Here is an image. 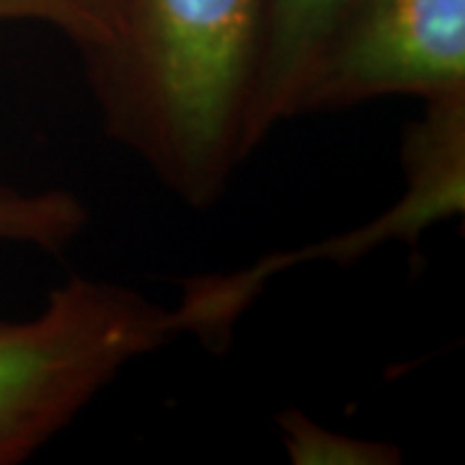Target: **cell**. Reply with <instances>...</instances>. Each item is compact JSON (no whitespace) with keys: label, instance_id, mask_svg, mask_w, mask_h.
Returning a JSON list of instances; mask_svg holds the SVG:
<instances>
[{"label":"cell","instance_id":"cell-1","mask_svg":"<svg viewBox=\"0 0 465 465\" xmlns=\"http://www.w3.org/2000/svg\"><path fill=\"white\" fill-rule=\"evenodd\" d=\"M266 0H122L116 42L84 63L104 130L192 210L249 161Z\"/></svg>","mask_w":465,"mask_h":465},{"label":"cell","instance_id":"cell-2","mask_svg":"<svg viewBox=\"0 0 465 465\" xmlns=\"http://www.w3.org/2000/svg\"><path fill=\"white\" fill-rule=\"evenodd\" d=\"M183 336L176 305L70 274L39 316L0 321V465L24 463L137 360Z\"/></svg>","mask_w":465,"mask_h":465},{"label":"cell","instance_id":"cell-3","mask_svg":"<svg viewBox=\"0 0 465 465\" xmlns=\"http://www.w3.org/2000/svg\"><path fill=\"white\" fill-rule=\"evenodd\" d=\"M403 168L409 179L403 197L375 223L308 249L272 253L251 269L189 280L176 302L183 336H197L204 347L223 349L235 321L262 295L266 282L290 266L311 259L354 262L382 241L416 243L427 225L460 215L465 207V99L424 104V116L409 127L403 140Z\"/></svg>","mask_w":465,"mask_h":465},{"label":"cell","instance_id":"cell-4","mask_svg":"<svg viewBox=\"0 0 465 465\" xmlns=\"http://www.w3.org/2000/svg\"><path fill=\"white\" fill-rule=\"evenodd\" d=\"M385 96L465 99V0H357L321 52L298 116Z\"/></svg>","mask_w":465,"mask_h":465},{"label":"cell","instance_id":"cell-5","mask_svg":"<svg viewBox=\"0 0 465 465\" xmlns=\"http://www.w3.org/2000/svg\"><path fill=\"white\" fill-rule=\"evenodd\" d=\"M357 0H266L262 60L249 114L251 153L298 116L321 52Z\"/></svg>","mask_w":465,"mask_h":465},{"label":"cell","instance_id":"cell-6","mask_svg":"<svg viewBox=\"0 0 465 465\" xmlns=\"http://www.w3.org/2000/svg\"><path fill=\"white\" fill-rule=\"evenodd\" d=\"M88 207L65 189L0 186V243L60 253L88 228Z\"/></svg>","mask_w":465,"mask_h":465},{"label":"cell","instance_id":"cell-7","mask_svg":"<svg viewBox=\"0 0 465 465\" xmlns=\"http://www.w3.org/2000/svg\"><path fill=\"white\" fill-rule=\"evenodd\" d=\"M122 0H0L3 21L47 24L78 47L81 60L99 57L116 42Z\"/></svg>","mask_w":465,"mask_h":465},{"label":"cell","instance_id":"cell-8","mask_svg":"<svg viewBox=\"0 0 465 465\" xmlns=\"http://www.w3.org/2000/svg\"><path fill=\"white\" fill-rule=\"evenodd\" d=\"M277 427L287 455L295 465H393L401 463V450L362 440L351 434L331 432L298 409L277 416Z\"/></svg>","mask_w":465,"mask_h":465}]
</instances>
